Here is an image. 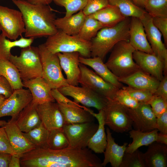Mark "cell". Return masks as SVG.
Masks as SVG:
<instances>
[{"label": "cell", "mask_w": 167, "mask_h": 167, "mask_svg": "<svg viewBox=\"0 0 167 167\" xmlns=\"http://www.w3.org/2000/svg\"><path fill=\"white\" fill-rule=\"evenodd\" d=\"M32 162L35 167H102L100 159L87 148H36Z\"/></svg>", "instance_id": "6da1fadb"}, {"label": "cell", "mask_w": 167, "mask_h": 167, "mask_svg": "<svg viewBox=\"0 0 167 167\" xmlns=\"http://www.w3.org/2000/svg\"><path fill=\"white\" fill-rule=\"evenodd\" d=\"M22 13L26 38L48 37L56 33L55 14L48 5H35L25 0H12Z\"/></svg>", "instance_id": "7a4b0ae2"}, {"label": "cell", "mask_w": 167, "mask_h": 167, "mask_svg": "<svg viewBox=\"0 0 167 167\" xmlns=\"http://www.w3.org/2000/svg\"><path fill=\"white\" fill-rule=\"evenodd\" d=\"M130 19L126 17L114 26L100 29L90 41L91 57H98L104 60L118 43L129 41Z\"/></svg>", "instance_id": "3957f363"}, {"label": "cell", "mask_w": 167, "mask_h": 167, "mask_svg": "<svg viewBox=\"0 0 167 167\" xmlns=\"http://www.w3.org/2000/svg\"><path fill=\"white\" fill-rule=\"evenodd\" d=\"M135 50L126 40L118 42L112 49L105 63L118 78L127 77L140 70L133 58Z\"/></svg>", "instance_id": "277c9868"}, {"label": "cell", "mask_w": 167, "mask_h": 167, "mask_svg": "<svg viewBox=\"0 0 167 167\" xmlns=\"http://www.w3.org/2000/svg\"><path fill=\"white\" fill-rule=\"evenodd\" d=\"M47 37L45 45L53 54L77 52L80 56L91 57L90 41L83 40L77 35H70L58 29L56 33Z\"/></svg>", "instance_id": "5b68a950"}, {"label": "cell", "mask_w": 167, "mask_h": 167, "mask_svg": "<svg viewBox=\"0 0 167 167\" xmlns=\"http://www.w3.org/2000/svg\"><path fill=\"white\" fill-rule=\"evenodd\" d=\"M9 60L16 67L22 81L42 77V67L38 47L22 48L20 55L12 54Z\"/></svg>", "instance_id": "8992f818"}, {"label": "cell", "mask_w": 167, "mask_h": 167, "mask_svg": "<svg viewBox=\"0 0 167 167\" xmlns=\"http://www.w3.org/2000/svg\"><path fill=\"white\" fill-rule=\"evenodd\" d=\"M38 47L42 64V77L51 88L58 89L69 85L63 75L57 54L48 50L44 43L39 45Z\"/></svg>", "instance_id": "52a82bcc"}, {"label": "cell", "mask_w": 167, "mask_h": 167, "mask_svg": "<svg viewBox=\"0 0 167 167\" xmlns=\"http://www.w3.org/2000/svg\"><path fill=\"white\" fill-rule=\"evenodd\" d=\"M105 125L117 133L132 129L133 122L126 108L114 100H108L103 109Z\"/></svg>", "instance_id": "ba28073f"}, {"label": "cell", "mask_w": 167, "mask_h": 167, "mask_svg": "<svg viewBox=\"0 0 167 167\" xmlns=\"http://www.w3.org/2000/svg\"><path fill=\"white\" fill-rule=\"evenodd\" d=\"M64 95L73 98L75 102L84 106L93 107L98 111L103 109L108 101L106 98L83 86L80 87L68 85L58 88Z\"/></svg>", "instance_id": "9c48e42d"}, {"label": "cell", "mask_w": 167, "mask_h": 167, "mask_svg": "<svg viewBox=\"0 0 167 167\" xmlns=\"http://www.w3.org/2000/svg\"><path fill=\"white\" fill-rule=\"evenodd\" d=\"M80 75L78 82L106 98L113 100L119 89L103 79L86 66L80 63Z\"/></svg>", "instance_id": "30bf717a"}, {"label": "cell", "mask_w": 167, "mask_h": 167, "mask_svg": "<svg viewBox=\"0 0 167 167\" xmlns=\"http://www.w3.org/2000/svg\"><path fill=\"white\" fill-rule=\"evenodd\" d=\"M98 124L93 122L65 124L63 129L69 141L68 147L84 148L95 133Z\"/></svg>", "instance_id": "8fae6325"}, {"label": "cell", "mask_w": 167, "mask_h": 167, "mask_svg": "<svg viewBox=\"0 0 167 167\" xmlns=\"http://www.w3.org/2000/svg\"><path fill=\"white\" fill-rule=\"evenodd\" d=\"M0 30L7 38L16 40L25 31L22 15L20 11L0 6Z\"/></svg>", "instance_id": "7c38bea8"}, {"label": "cell", "mask_w": 167, "mask_h": 167, "mask_svg": "<svg viewBox=\"0 0 167 167\" xmlns=\"http://www.w3.org/2000/svg\"><path fill=\"white\" fill-rule=\"evenodd\" d=\"M139 19L153 54L162 61L165 72L167 73V49L162 41L161 33L154 25L152 17L146 12Z\"/></svg>", "instance_id": "4fadbf2b"}, {"label": "cell", "mask_w": 167, "mask_h": 167, "mask_svg": "<svg viewBox=\"0 0 167 167\" xmlns=\"http://www.w3.org/2000/svg\"><path fill=\"white\" fill-rule=\"evenodd\" d=\"M30 90L23 88L15 89L0 106V118L10 116L16 120L21 111L32 101Z\"/></svg>", "instance_id": "5bb4252c"}, {"label": "cell", "mask_w": 167, "mask_h": 167, "mask_svg": "<svg viewBox=\"0 0 167 167\" xmlns=\"http://www.w3.org/2000/svg\"><path fill=\"white\" fill-rule=\"evenodd\" d=\"M126 108L132 121L134 129L147 132L156 129V118L150 105L139 103L135 108Z\"/></svg>", "instance_id": "9a60e30c"}, {"label": "cell", "mask_w": 167, "mask_h": 167, "mask_svg": "<svg viewBox=\"0 0 167 167\" xmlns=\"http://www.w3.org/2000/svg\"><path fill=\"white\" fill-rule=\"evenodd\" d=\"M36 108L41 122L49 131L62 128L66 124L57 103L48 102L37 104Z\"/></svg>", "instance_id": "2e32d148"}, {"label": "cell", "mask_w": 167, "mask_h": 167, "mask_svg": "<svg viewBox=\"0 0 167 167\" xmlns=\"http://www.w3.org/2000/svg\"><path fill=\"white\" fill-rule=\"evenodd\" d=\"M133 58L140 70L159 81L162 79L164 75L167 74L163 62L154 54L135 50Z\"/></svg>", "instance_id": "e0dca14e"}, {"label": "cell", "mask_w": 167, "mask_h": 167, "mask_svg": "<svg viewBox=\"0 0 167 167\" xmlns=\"http://www.w3.org/2000/svg\"><path fill=\"white\" fill-rule=\"evenodd\" d=\"M4 127L15 156L20 157L21 155L36 148L18 127L15 120L11 118Z\"/></svg>", "instance_id": "ac0fdd59"}, {"label": "cell", "mask_w": 167, "mask_h": 167, "mask_svg": "<svg viewBox=\"0 0 167 167\" xmlns=\"http://www.w3.org/2000/svg\"><path fill=\"white\" fill-rule=\"evenodd\" d=\"M58 57L61 68L64 71L69 85L78 86L80 75L79 66V54L77 52L58 53Z\"/></svg>", "instance_id": "d6986e66"}, {"label": "cell", "mask_w": 167, "mask_h": 167, "mask_svg": "<svg viewBox=\"0 0 167 167\" xmlns=\"http://www.w3.org/2000/svg\"><path fill=\"white\" fill-rule=\"evenodd\" d=\"M24 87L32 94V101L37 104L48 102H55L51 93L52 88L42 77L22 81Z\"/></svg>", "instance_id": "ffe728a7"}, {"label": "cell", "mask_w": 167, "mask_h": 167, "mask_svg": "<svg viewBox=\"0 0 167 167\" xmlns=\"http://www.w3.org/2000/svg\"><path fill=\"white\" fill-rule=\"evenodd\" d=\"M129 42L135 50L154 54L147 40L143 24L139 18L131 17Z\"/></svg>", "instance_id": "44dd1931"}, {"label": "cell", "mask_w": 167, "mask_h": 167, "mask_svg": "<svg viewBox=\"0 0 167 167\" xmlns=\"http://www.w3.org/2000/svg\"><path fill=\"white\" fill-rule=\"evenodd\" d=\"M119 81L127 86L148 91L153 94L160 81L139 70L127 77L118 78Z\"/></svg>", "instance_id": "7402d4cb"}, {"label": "cell", "mask_w": 167, "mask_h": 167, "mask_svg": "<svg viewBox=\"0 0 167 167\" xmlns=\"http://www.w3.org/2000/svg\"><path fill=\"white\" fill-rule=\"evenodd\" d=\"M106 132L107 144L103 152L104 158L102 165V167H105L110 163L112 167H119L128 143H125L122 145H118L108 128H107Z\"/></svg>", "instance_id": "603a6c76"}, {"label": "cell", "mask_w": 167, "mask_h": 167, "mask_svg": "<svg viewBox=\"0 0 167 167\" xmlns=\"http://www.w3.org/2000/svg\"><path fill=\"white\" fill-rule=\"evenodd\" d=\"M148 146L143 153L145 167H166L167 145L155 142Z\"/></svg>", "instance_id": "cb8c5ba5"}, {"label": "cell", "mask_w": 167, "mask_h": 167, "mask_svg": "<svg viewBox=\"0 0 167 167\" xmlns=\"http://www.w3.org/2000/svg\"><path fill=\"white\" fill-rule=\"evenodd\" d=\"M79 60L80 63L91 67L97 75L106 81L119 88L123 86L100 58H86L79 56Z\"/></svg>", "instance_id": "d4e9b609"}, {"label": "cell", "mask_w": 167, "mask_h": 167, "mask_svg": "<svg viewBox=\"0 0 167 167\" xmlns=\"http://www.w3.org/2000/svg\"><path fill=\"white\" fill-rule=\"evenodd\" d=\"M37 105L32 101L21 111L15 120L17 126L22 132H27L41 123L36 108Z\"/></svg>", "instance_id": "484cf974"}, {"label": "cell", "mask_w": 167, "mask_h": 167, "mask_svg": "<svg viewBox=\"0 0 167 167\" xmlns=\"http://www.w3.org/2000/svg\"><path fill=\"white\" fill-rule=\"evenodd\" d=\"M95 113L92 111L90 113L96 118L98 122L97 130L90 139L88 147L96 153H102L105 151L107 144V136L105 131L104 113L103 109Z\"/></svg>", "instance_id": "4316f807"}, {"label": "cell", "mask_w": 167, "mask_h": 167, "mask_svg": "<svg viewBox=\"0 0 167 167\" xmlns=\"http://www.w3.org/2000/svg\"><path fill=\"white\" fill-rule=\"evenodd\" d=\"M57 103L64 117L66 124L92 122L94 119L95 117L84 109L76 105Z\"/></svg>", "instance_id": "83f0119b"}, {"label": "cell", "mask_w": 167, "mask_h": 167, "mask_svg": "<svg viewBox=\"0 0 167 167\" xmlns=\"http://www.w3.org/2000/svg\"><path fill=\"white\" fill-rule=\"evenodd\" d=\"M86 17L81 10L70 16L56 19L54 23L58 29L70 35H76L79 33Z\"/></svg>", "instance_id": "f1b7e54d"}, {"label": "cell", "mask_w": 167, "mask_h": 167, "mask_svg": "<svg viewBox=\"0 0 167 167\" xmlns=\"http://www.w3.org/2000/svg\"><path fill=\"white\" fill-rule=\"evenodd\" d=\"M97 20L105 27H112L125 19L124 16L116 6L109 5L89 15Z\"/></svg>", "instance_id": "f546056e"}, {"label": "cell", "mask_w": 167, "mask_h": 167, "mask_svg": "<svg viewBox=\"0 0 167 167\" xmlns=\"http://www.w3.org/2000/svg\"><path fill=\"white\" fill-rule=\"evenodd\" d=\"M158 131L157 129L147 132L132 129L129 133L130 137L132 139V141L127 145L125 152L131 153L141 146H148L156 142Z\"/></svg>", "instance_id": "4dcf8cb0"}, {"label": "cell", "mask_w": 167, "mask_h": 167, "mask_svg": "<svg viewBox=\"0 0 167 167\" xmlns=\"http://www.w3.org/2000/svg\"><path fill=\"white\" fill-rule=\"evenodd\" d=\"M0 76L7 80L14 90L24 87L18 69L9 60L0 59Z\"/></svg>", "instance_id": "1f68e13d"}, {"label": "cell", "mask_w": 167, "mask_h": 167, "mask_svg": "<svg viewBox=\"0 0 167 167\" xmlns=\"http://www.w3.org/2000/svg\"><path fill=\"white\" fill-rule=\"evenodd\" d=\"M34 38L21 37L18 40L11 41L7 39L2 33L0 34V59L8 60L12 54L11 49L15 47L21 48L26 47L31 45Z\"/></svg>", "instance_id": "d6a6232c"}, {"label": "cell", "mask_w": 167, "mask_h": 167, "mask_svg": "<svg viewBox=\"0 0 167 167\" xmlns=\"http://www.w3.org/2000/svg\"><path fill=\"white\" fill-rule=\"evenodd\" d=\"M109 5L117 6L126 17L140 18L146 12L144 9L137 6L131 0H109Z\"/></svg>", "instance_id": "836d02e7"}, {"label": "cell", "mask_w": 167, "mask_h": 167, "mask_svg": "<svg viewBox=\"0 0 167 167\" xmlns=\"http://www.w3.org/2000/svg\"><path fill=\"white\" fill-rule=\"evenodd\" d=\"M49 131L41 122L38 126L27 132H23L24 136L37 148H48L47 142Z\"/></svg>", "instance_id": "e575fe53"}, {"label": "cell", "mask_w": 167, "mask_h": 167, "mask_svg": "<svg viewBox=\"0 0 167 167\" xmlns=\"http://www.w3.org/2000/svg\"><path fill=\"white\" fill-rule=\"evenodd\" d=\"M104 25L96 19L86 16L84 23L77 35L81 39L90 41Z\"/></svg>", "instance_id": "d590c367"}, {"label": "cell", "mask_w": 167, "mask_h": 167, "mask_svg": "<svg viewBox=\"0 0 167 167\" xmlns=\"http://www.w3.org/2000/svg\"><path fill=\"white\" fill-rule=\"evenodd\" d=\"M47 145L48 148L55 150L68 147L69 141L63 128L49 131Z\"/></svg>", "instance_id": "8d00e7d4"}, {"label": "cell", "mask_w": 167, "mask_h": 167, "mask_svg": "<svg viewBox=\"0 0 167 167\" xmlns=\"http://www.w3.org/2000/svg\"><path fill=\"white\" fill-rule=\"evenodd\" d=\"M144 8L152 17H167V0H147Z\"/></svg>", "instance_id": "74e56055"}, {"label": "cell", "mask_w": 167, "mask_h": 167, "mask_svg": "<svg viewBox=\"0 0 167 167\" xmlns=\"http://www.w3.org/2000/svg\"><path fill=\"white\" fill-rule=\"evenodd\" d=\"M119 167H145L143 153L138 149L131 153L125 152Z\"/></svg>", "instance_id": "f35d334b"}, {"label": "cell", "mask_w": 167, "mask_h": 167, "mask_svg": "<svg viewBox=\"0 0 167 167\" xmlns=\"http://www.w3.org/2000/svg\"><path fill=\"white\" fill-rule=\"evenodd\" d=\"M88 0H53L54 3L64 7L66 10L65 17L70 16L78 11L83 10Z\"/></svg>", "instance_id": "ab89813d"}, {"label": "cell", "mask_w": 167, "mask_h": 167, "mask_svg": "<svg viewBox=\"0 0 167 167\" xmlns=\"http://www.w3.org/2000/svg\"><path fill=\"white\" fill-rule=\"evenodd\" d=\"M122 88L139 103H147L153 95L152 93L148 91L134 88L127 86H123Z\"/></svg>", "instance_id": "60d3db41"}, {"label": "cell", "mask_w": 167, "mask_h": 167, "mask_svg": "<svg viewBox=\"0 0 167 167\" xmlns=\"http://www.w3.org/2000/svg\"><path fill=\"white\" fill-rule=\"evenodd\" d=\"M113 100L122 105L131 109L137 108L139 104L122 88L117 91Z\"/></svg>", "instance_id": "b9f144b4"}, {"label": "cell", "mask_w": 167, "mask_h": 167, "mask_svg": "<svg viewBox=\"0 0 167 167\" xmlns=\"http://www.w3.org/2000/svg\"><path fill=\"white\" fill-rule=\"evenodd\" d=\"M147 103L150 105L156 118L167 110V100L161 96L153 95Z\"/></svg>", "instance_id": "7bdbcfd3"}, {"label": "cell", "mask_w": 167, "mask_h": 167, "mask_svg": "<svg viewBox=\"0 0 167 167\" xmlns=\"http://www.w3.org/2000/svg\"><path fill=\"white\" fill-rule=\"evenodd\" d=\"M109 5V0H88L83 11L86 16L89 15Z\"/></svg>", "instance_id": "ee69618b"}, {"label": "cell", "mask_w": 167, "mask_h": 167, "mask_svg": "<svg viewBox=\"0 0 167 167\" xmlns=\"http://www.w3.org/2000/svg\"><path fill=\"white\" fill-rule=\"evenodd\" d=\"M0 153L15 155L4 126L0 127Z\"/></svg>", "instance_id": "f6af8a7d"}, {"label": "cell", "mask_w": 167, "mask_h": 167, "mask_svg": "<svg viewBox=\"0 0 167 167\" xmlns=\"http://www.w3.org/2000/svg\"><path fill=\"white\" fill-rule=\"evenodd\" d=\"M155 26L161 33L164 39V43L167 46V17H152Z\"/></svg>", "instance_id": "bcb514c9"}, {"label": "cell", "mask_w": 167, "mask_h": 167, "mask_svg": "<svg viewBox=\"0 0 167 167\" xmlns=\"http://www.w3.org/2000/svg\"><path fill=\"white\" fill-rule=\"evenodd\" d=\"M51 93L52 95L57 103H61L64 104H68L76 105L84 109L89 111V109L84 106H81L79 104L76 103L74 101L70 100L58 90V88L52 89Z\"/></svg>", "instance_id": "7dc6e473"}, {"label": "cell", "mask_w": 167, "mask_h": 167, "mask_svg": "<svg viewBox=\"0 0 167 167\" xmlns=\"http://www.w3.org/2000/svg\"><path fill=\"white\" fill-rule=\"evenodd\" d=\"M13 91L14 90L7 80L3 76H0V94L7 98Z\"/></svg>", "instance_id": "c3c4849f"}, {"label": "cell", "mask_w": 167, "mask_h": 167, "mask_svg": "<svg viewBox=\"0 0 167 167\" xmlns=\"http://www.w3.org/2000/svg\"><path fill=\"white\" fill-rule=\"evenodd\" d=\"M156 125L159 133L167 135V110L156 118Z\"/></svg>", "instance_id": "681fc988"}, {"label": "cell", "mask_w": 167, "mask_h": 167, "mask_svg": "<svg viewBox=\"0 0 167 167\" xmlns=\"http://www.w3.org/2000/svg\"><path fill=\"white\" fill-rule=\"evenodd\" d=\"M153 95L167 100V74L164 75Z\"/></svg>", "instance_id": "f907efd6"}, {"label": "cell", "mask_w": 167, "mask_h": 167, "mask_svg": "<svg viewBox=\"0 0 167 167\" xmlns=\"http://www.w3.org/2000/svg\"><path fill=\"white\" fill-rule=\"evenodd\" d=\"M11 156L10 154L0 153V167H8Z\"/></svg>", "instance_id": "816d5d0a"}, {"label": "cell", "mask_w": 167, "mask_h": 167, "mask_svg": "<svg viewBox=\"0 0 167 167\" xmlns=\"http://www.w3.org/2000/svg\"><path fill=\"white\" fill-rule=\"evenodd\" d=\"M20 158L12 155L8 167H20Z\"/></svg>", "instance_id": "f5cc1de1"}, {"label": "cell", "mask_w": 167, "mask_h": 167, "mask_svg": "<svg viewBox=\"0 0 167 167\" xmlns=\"http://www.w3.org/2000/svg\"><path fill=\"white\" fill-rule=\"evenodd\" d=\"M28 2L35 5H48L53 0H25Z\"/></svg>", "instance_id": "db71d44e"}, {"label": "cell", "mask_w": 167, "mask_h": 167, "mask_svg": "<svg viewBox=\"0 0 167 167\" xmlns=\"http://www.w3.org/2000/svg\"><path fill=\"white\" fill-rule=\"evenodd\" d=\"M156 142L167 145V135L159 132Z\"/></svg>", "instance_id": "11a10c76"}, {"label": "cell", "mask_w": 167, "mask_h": 167, "mask_svg": "<svg viewBox=\"0 0 167 167\" xmlns=\"http://www.w3.org/2000/svg\"><path fill=\"white\" fill-rule=\"evenodd\" d=\"M137 6L144 8L147 0H131Z\"/></svg>", "instance_id": "9f6ffc18"}, {"label": "cell", "mask_w": 167, "mask_h": 167, "mask_svg": "<svg viewBox=\"0 0 167 167\" xmlns=\"http://www.w3.org/2000/svg\"><path fill=\"white\" fill-rule=\"evenodd\" d=\"M6 99L3 95L0 94V106L4 103Z\"/></svg>", "instance_id": "6f0895ef"}, {"label": "cell", "mask_w": 167, "mask_h": 167, "mask_svg": "<svg viewBox=\"0 0 167 167\" xmlns=\"http://www.w3.org/2000/svg\"><path fill=\"white\" fill-rule=\"evenodd\" d=\"M7 122L4 120H0V126H4Z\"/></svg>", "instance_id": "680465c9"}, {"label": "cell", "mask_w": 167, "mask_h": 167, "mask_svg": "<svg viewBox=\"0 0 167 167\" xmlns=\"http://www.w3.org/2000/svg\"><path fill=\"white\" fill-rule=\"evenodd\" d=\"M0 31H1V30H0Z\"/></svg>", "instance_id": "91938a15"}]
</instances>
